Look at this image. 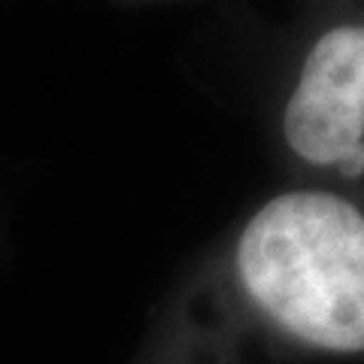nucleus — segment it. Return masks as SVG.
Returning a JSON list of instances; mask_svg holds the SVG:
<instances>
[{
	"label": "nucleus",
	"mask_w": 364,
	"mask_h": 364,
	"mask_svg": "<svg viewBox=\"0 0 364 364\" xmlns=\"http://www.w3.org/2000/svg\"><path fill=\"white\" fill-rule=\"evenodd\" d=\"M261 325L318 352H364V215L346 198L294 188L258 207L215 273L182 304L179 364H219Z\"/></svg>",
	"instance_id": "1"
},
{
	"label": "nucleus",
	"mask_w": 364,
	"mask_h": 364,
	"mask_svg": "<svg viewBox=\"0 0 364 364\" xmlns=\"http://www.w3.org/2000/svg\"><path fill=\"white\" fill-rule=\"evenodd\" d=\"M282 134L301 161L361 179L364 25H337L310 46L286 104Z\"/></svg>",
	"instance_id": "2"
}]
</instances>
